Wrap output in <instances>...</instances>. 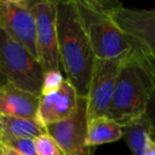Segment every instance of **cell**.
Returning <instances> with one entry per match:
<instances>
[{
    "label": "cell",
    "instance_id": "cell-2",
    "mask_svg": "<svg viewBox=\"0 0 155 155\" xmlns=\"http://www.w3.org/2000/svg\"><path fill=\"white\" fill-rule=\"evenodd\" d=\"M154 94V63L142 51L134 48L119 72L104 116L124 127L148 113Z\"/></svg>",
    "mask_w": 155,
    "mask_h": 155
},
{
    "label": "cell",
    "instance_id": "cell-5",
    "mask_svg": "<svg viewBox=\"0 0 155 155\" xmlns=\"http://www.w3.org/2000/svg\"><path fill=\"white\" fill-rule=\"evenodd\" d=\"M132 50L114 58L95 60L88 91L85 97L87 121L97 117H102L106 114L114 94L119 72L127 62Z\"/></svg>",
    "mask_w": 155,
    "mask_h": 155
},
{
    "label": "cell",
    "instance_id": "cell-21",
    "mask_svg": "<svg viewBox=\"0 0 155 155\" xmlns=\"http://www.w3.org/2000/svg\"><path fill=\"white\" fill-rule=\"evenodd\" d=\"M150 105H153L155 107V94H154V96H153V99H152V101H151Z\"/></svg>",
    "mask_w": 155,
    "mask_h": 155
},
{
    "label": "cell",
    "instance_id": "cell-4",
    "mask_svg": "<svg viewBox=\"0 0 155 155\" xmlns=\"http://www.w3.org/2000/svg\"><path fill=\"white\" fill-rule=\"evenodd\" d=\"M0 71L9 83L41 97L44 72L38 61L1 29Z\"/></svg>",
    "mask_w": 155,
    "mask_h": 155
},
{
    "label": "cell",
    "instance_id": "cell-9",
    "mask_svg": "<svg viewBox=\"0 0 155 155\" xmlns=\"http://www.w3.org/2000/svg\"><path fill=\"white\" fill-rule=\"evenodd\" d=\"M86 99L79 97L78 106L69 118L46 127L66 155H94L95 149L86 144Z\"/></svg>",
    "mask_w": 155,
    "mask_h": 155
},
{
    "label": "cell",
    "instance_id": "cell-19",
    "mask_svg": "<svg viewBox=\"0 0 155 155\" xmlns=\"http://www.w3.org/2000/svg\"><path fill=\"white\" fill-rule=\"evenodd\" d=\"M146 155H155V139H153V138L149 139Z\"/></svg>",
    "mask_w": 155,
    "mask_h": 155
},
{
    "label": "cell",
    "instance_id": "cell-22",
    "mask_svg": "<svg viewBox=\"0 0 155 155\" xmlns=\"http://www.w3.org/2000/svg\"><path fill=\"white\" fill-rule=\"evenodd\" d=\"M0 118H1V115H0ZM0 130H1V122H0Z\"/></svg>",
    "mask_w": 155,
    "mask_h": 155
},
{
    "label": "cell",
    "instance_id": "cell-20",
    "mask_svg": "<svg viewBox=\"0 0 155 155\" xmlns=\"http://www.w3.org/2000/svg\"><path fill=\"white\" fill-rule=\"evenodd\" d=\"M5 83H8V81L5 80V78L3 77V74L1 73V71H0V86H2V85H5Z\"/></svg>",
    "mask_w": 155,
    "mask_h": 155
},
{
    "label": "cell",
    "instance_id": "cell-14",
    "mask_svg": "<svg viewBox=\"0 0 155 155\" xmlns=\"http://www.w3.org/2000/svg\"><path fill=\"white\" fill-rule=\"evenodd\" d=\"M0 135L36 139L47 134V130L37 121V119L20 118V117L1 116Z\"/></svg>",
    "mask_w": 155,
    "mask_h": 155
},
{
    "label": "cell",
    "instance_id": "cell-11",
    "mask_svg": "<svg viewBox=\"0 0 155 155\" xmlns=\"http://www.w3.org/2000/svg\"><path fill=\"white\" fill-rule=\"evenodd\" d=\"M39 97L11 83L0 86V115L36 119Z\"/></svg>",
    "mask_w": 155,
    "mask_h": 155
},
{
    "label": "cell",
    "instance_id": "cell-8",
    "mask_svg": "<svg viewBox=\"0 0 155 155\" xmlns=\"http://www.w3.org/2000/svg\"><path fill=\"white\" fill-rule=\"evenodd\" d=\"M33 2L30 0H0V29L37 60Z\"/></svg>",
    "mask_w": 155,
    "mask_h": 155
},
{
    "label": "cell",
    "instance_id": "cell-10",
    "mask_svg": "<svg viewBox=\"0 0 155 155\" xmlns=\"http://www.w3.org/2000/svg\"><path fill=\"white\" fill-rule=\"evenodd\" d=\"M79 95L69 81L65 79L62 86L55 91L39 97L36 119L41 125L60 122L69 118L78 106Z\"/></svg>",
    "mask_w": 155,
    "mask_h": 155
},
{
    "label": "cell",
    "instance_id": "cell-18",
    "mask_svg": "<svg viewBox=\"0 0 155 155\" xmlns=\"http://www.w3.org/2000/svg\"><path fill=\"white\" fill-rule=\"evenodd\" d=\"M0 155H22V154H20V153L16 152V151L12 150V149L0 143Z\"/></svg>",
    "mask_w": 155,
    "mask_h": 155
},
{
    "label": "cell",
    "instance_id": "cell-3",
    "mask_svg": "<svg viewBox=\"0 0 155 155\" xmlns=\"http://www.w3.org/2000/svg\"><path fill=\"white\" fill-rule=\"evenodd\" d=\"M75 3L96 58H114L133 49L110 17L112 10L120 2L75 0Z\"/></svg>",
    "mask_w": 155,
    "mask_h": 155
},
{
    "label": "cell",
    "instance_id": "cell-6",
    "mask_svg": "<svg viewBox=\"0 0 155 155\" xmlns=\"http://www.w3.org/2000/svg\"><path fill=\"white\" fill-rule=\"evenodd\" d=\"M110 17L133 47L155 62V8L131 9L119 3Z\"/></svg>",
    "mask_w": 155,
    "mask_h": 155
},
{
    "label": "cell",
    "instance_id": "cell-16",
    "mask_svg": "<svg viewBox=\"0 0 155 155\" xmlns=\"http://www.w3.org/2000/svg\"><path fill=\"white\" fill-rule=\"evenodd\" d=\"M37 155H66L55 140L48 134L41 135L35 139Z\"/></svg>",
    "mask_w": 155,
    "mask_h": 155
},
{
    "label": "cell",
    "instance_id": "cell-7",
    "mask_svg": "<svg viewBox=\"0 0 155 155\" xmlns=\"http://www.w3.org/2000/svg\"><path fill=\"white\" fill-rule=\"evenodd\" d=\"M33 13L36 22L37 61L43 72L61 70L56 29L58 1H34Z\"/></svg>",
    "mask_w": 155,
    "mask_h": 155
},
{
    "label": "cell",
    "instance_id": "cell-1",
    "mask_svg": "<svg viewBox=\"0 0 155 155\" xmlns=\"http://www.w3.org/2000/svg\"><path fill=\"white\" fill-rule=\"evenodd\" d=\"M58 58L65 79L79 97H86L95 55L83 27L75 0L58 1L56 13Z\"/></svg>",
    "mask_w": 155,
    "mask_h": 155
},
{
    "label": "cell",
    "instance_id": "cell-12",
    "mask_svg": "<svg viewBox=\"0 0 155 155\" xmlns=\"http://www.w3.org/2000/svg\"><path fill=\"white\" fill-rule=\"evenodd\" d=\"M122 138L132 155H146L149 139H155V122L150 113L125 124Z\"/></svg>",
    "mask_w": 155,
    "mask_h": 155
},
{
    "label": "cell",
    "instance_id": "cell-15",
    "mask_svg": "<svg viewBox=\"0 0 155 155\" xmlns=\"http://www.w3.org/2000/svg\"><path fill=\"white\" fill-rule=\"evenodd\" d=\"M0 143L22 155H37L35 139L0 135Z\"/></svg>",
    "mask_w": 155,
    "mask_h": 155
},
{
    "label": "cell",
    "instance_id": "cell-17",
    "mask_svg": "<svg viewBox=\"0 0 155 155\" xmlns=\"http://www.w3.org/2000/svg\"><path fill=\"white\" fill-rule=\"evenodd\" d=\"M65 81V77L61 70H51L44 73L43 87H41V95L55 91L62 86Z\"/></svg>",
    "mask_w": 155,
    "mask_h": 155
},
{
    "label": "cell",
    "instance_id": "cell-13",
    "mask_svg": "<svg viewBox=\"0 0 155 155\" xmlns=\"http://www.w3.org/2000/svg\"><path fill=\"white\" fill-rule=\"evenodd\" d=\"M122 137L123 127L107 117H97L87 121L86 144L89 148L118 141Z\"/></svg>",
    "mask_w": 155,
    "mask_h": 155
}]
</instances>
